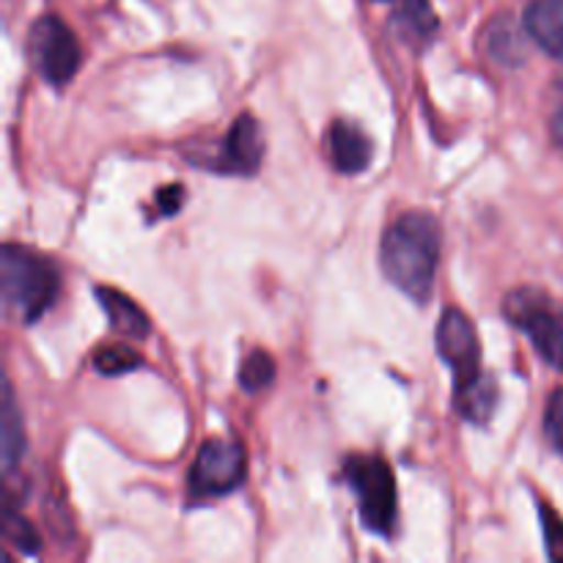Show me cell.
Instances as JSON below:
<instances>
[{
  "mask_svg": "<svg viewBox=\"0 0 563 563\" xmlns=\"http://www.w3.org/2000/svg\"><path fill=\"white\" fill-rule=\"evenodd\" d=\"M440 225L427 212H407L385 231L379 264L396 289L410 300L427 302L440 264Z\"/></svg>",
  "mask_w": 563,
  "mask_h": 563,
  "instance_id": "1",
  "label": "cell"
},
{
  "mask_svg": "<svg viewBox=\"0 0 563 563\" xmlns=\"http://www.w3.org/2000/svg\"><path fill=\"white\" fill-rule=\"evenodd\" d=\"M3 264V300L22 322H36L55 302L60 291V273L47 256L22 245H5L0 253Z\"/></svg>",
  "mask_w": 563,
  "mask_h": 563,
  "instance_id": "2",
  "label": "cell"
},
{
  "mask_svg": "<svg viewBox=\"0 0 563 563\" xmlns=\"http://www.w3.org/2000/svg\"><path fill=\"white\" fill-rule=\"evenodd\" d=\"M504 313L531 339L533 350L553 368H563V313L544 291L515 289L504 300Z\"/></svg>",
  "mask_w": 563,
  "mask_h": 563,
  "instance_id": "3",
  "label": "cell"
},
{
  "mask_svg": "<svg viewBox=\"0 0 563 563\" xmlns=\"http://www.w3.org/2000/svg\"><path fill=\"white\" fill-rule=\"evenodd\" d=\"M346 482L357 495V509L368 531L390 537L396 528V482L388 462L379 456H350Z\"/></svg>",
  "mask_w": 563,
  "mask_h": 563,
  "instance_id": "4",
  "label": "cell"
},
{
  "mask_svg": "<svg viewBox=\"0 0 563 563\" xmlns=\"http://www.w3.org/2000/svg\"><path fill=\"white\" fill-rule=\"evenodd\" d=\"M33 69L49 86H66L82 64V49L71 27L53 14H44L33 22L27 36Z\"/></svg>",
  "mask_w": 563,
  "mask_h": 563,
  "instance_id": "5",
  "label": "cell"
},
{
  "mask_svg": "<svg viewBox=\"0 0 563 563\" xmlns=\"http://www.w3.org/2000/svg\"><path fill=\"white\" fill-rule=\"evenodd\" d=\"M247 456L236 440L214 438L198 449L190 471V489L198 498L225 495L245 482Z\"/></svg>",
  "mask_w": 563,
  "mask_h": 563,
  "instance_id": "6",
  "label": "cell"
},
{
  "mask_svg": "<svg viewBox=\"0 0 563 563\" xmlns=\"http://www.w3.org/2000/svg\"><path fill=\"white\" fill-rule=\"evenodd\" d=\"M438 355L454 368L456 383L471 379L473 374L482 372V346H478V335L467 313L460 308H449L443 311L438 324Z\"/></svg>",
  "mask_w": 563,
  "mask_h": 563,
  "instance_id": "7",
  "label": "cell"
},
{
  "mask_svg": "<svg viewBox=\"0 0 563 563\" xmlns=\"http://www.w3.org/2000/svg\"><path fill=\"white\" fill-rule=\"evenodd\" d=\"M264 159V137L262 126L251 113L240 115L234 126L229 130L223 141V157H220V168L225 174H256L258 165Z\"/></svg>",
  "mask_w": 563,
  "mask_h": 563,
  "instance_id": "8",
  "label": "cell"
},
{
  "mask_svg": "<svg viewBox=\"0 0 563 563\" xmlns=\"http://www.w3.org/2000/svg\"><path fill=\"white\" fill-rule=\"evenodd\" d=\"M328 154L341 174H363L374 157L366 132L346 121H335L328 132Z\"/></svg>",
  "mask_w": 563,
  "mask_h": 563,
  "instance_id": "9",
  "label": "cell"
},
{
  "mask_svg": "<svg viewBox=\"0 0 563 563\" xmlns=\"http://www.w3.org/2000/svg\"><path fill=\"white\" fill-rule=\"evenodd\" d=\"M522 22L544 53L563 58V0H531Z\"/></svg>",
  "mask_w": 563,
  "mask_h": 563,
  "instance_id": "10",
  "label": "cell"
},
{
  "mask_svg": "<svg viewBox=\"0 0 563 563\" xmlns=\"http://www.w3.org/2000/svg\"><path fill=\"white\" fill-rule=\"evenodd\" d=\"M456 412L471 423H487L493 418L495 405H498V385L489 374L478 372L471 379L456 383L454 394Z\"/></svg>",
  "mask_w": 563,
  "mask_h": 563,
  "instance_id": "11",
  "label": "cell"
},
{
  "mask_svg": "<svg viewBox=\"0 0 563 563\" xmlns=\"http://www.w3.org/2000/svg\"><path fill=\"white\" fill-rule=\"evenodd\" d=\"M97 297L102 311L108 313L113 330H119L121 335H126V339L132 341H143L152 333V324H148L146 313H143V308L137 306L135 300H130V297L121 295V291L108 289V286L97 289Z\"/></svg>",
  "mask_w": 563,
  "mask_h": 563,
  "instance_id": "12",
  "label": "cell"
},
{
  "mask_svg": "<svg viewBox=\"0 0 563 563\" xmlns=\"http://www.w3.org/2000/svg\"><path fill=\"white\" fill-rule=\"evenodd\" d=\"M25 454V432H22V416L16 410L14 390L11 383L3 385V405H0V456H3V471L11 473L16 462Z\"/></svg>",
  "mask_w": 563,
  "mask_h": 563,
  "instance_id": "13",
  "label": "cell"
},
{
  "mask_svg": "<svg viewBox=\"0 0 563 563\" xmlns=\"http://www.w3.org/2000/svg\"><path fill=\"white\" fill-rule=\"evenodd\" d=\"M484 42H487V53L504 66H517L526 55V44L517 31V22L509 14H500L489 22L487 31H484Z\"/></svg>",
  "mask_w": 563,
  "mask_h": 563,
  "instance_id": "14",
  "label": "cell"
},
{
  "mask_svg": "<svg viewBox=\"0 0 563 563\" xmlns=\"http://www.w3.org/2000/svg\"><path fill=\"white\" fill-rule=\"evenodd\" d=\"M141 363L143 357L130 344H104L93 352V366H97V372L110 374V377L135 372V368H141Z\"/></svg>",
  "mask_w": 563,
  "mask_h": 563,
  "instance_id": "15",
  "label": "cell"
},
{
  "mask_svg": "<svg viewBox=\"0 0 563 563\" xmlns=\"http://www.w3.org/2000/svg\"><path fill=\"white\" fill-rule=\"evenodd\" d=\"M275 379V361L264 350H253L251 355L242 361L240 366V385L247 394H258V390L269 388Z\"/></svg>",
  "mask_w": 563,
  "mask_h": 563,
  "instance_id": "16",
  "label": "cell"
},
{
  "mask_svg": "<svg viewBox=\"0 0 563 563\" xmlns=\"http://www.w3.org/2000/svg\"><path fill=\"white\" fill-rule=\"evenodd\" d=\"M3 537H5V542L14 544L20 553H25V555L38 553L36 528H33L27 520H22L20 515H14L11 509L3 511Z\"/></svg>",
  "mask_w": 563,
  "mask_h": 563,
  "instance_id": "17",
  "label": "cell"
},
{
  "mask_svg": "<svg viewBox=\"0 0 563 563\" xmlns=\"http://www.w3.org/2000/svg\"><path fill=\"white\" fill-rule=\"evenodd\" d=\"M399 20L416 36H429L438 27V16L432 14L429 0H399Z\"/></svg>",
  "mask_w": 563,
  "mask_h": 563,
  "instance_id": "18",
  "label": "cell"
},
{
  "mask_svg": "<svg viewBox=\"0 0 563 563\" xmlns=\"http://www.w3.org/2000/svg\"><path fill=\"white\" fill-rule=\"evenodd\" d=\"M544 432L553 449L563 454V388H555L548 399V410H544Z\"/></svg>",
  "mask_w": 563,
  "mask_h": 563,
  "instance_id": "19",
  "label": "cell"
},
{
  "mask_svg": "<svg viewBox=\"0 0 563 563\" xmlns=\"http://www.w3.org/2000/svg\"><path fill=\"white\" fill-rule=\"evenodd\" d=\"M542 528L548 539V555L553 561H563V522L550 506L542 504Z\"/></svg>",
  "mask_w": 563,
  "mask_h": 563,
  "instance_id": "20",
  "label": "cell"
},
{
  "mask_svg": "<svg viewBox=\"0 0 563 563\" xmlns=\"http://www.w3.org/2000/svg\"><path fill=\"white\" fill-rule=\"evenodd\" d=\"M181 201H185V190H181V185H168L157 192V207L163 214L179 212Z\"/></svg>",
  "mask_w": 563,
  "mask_h": 563,
  "instance_id": "21",
  "label": "cell"
},
{
  "mask_svg": "<svg viewBox=\"0 0 563 563\" xmlns=\"http://www.w3.org/2000/svg\"><path fill=\"white\" fill-rule=\"evenodd\" d=\"M550 132H553V141L563 148V77H561V108L555 110L553 124H550Z\"/></svg>",
  "mask_w": 563,
  "mask_h": 563,
  "instance_id": "22",
  "label": "cell"
}]
</instances>
